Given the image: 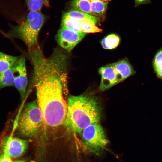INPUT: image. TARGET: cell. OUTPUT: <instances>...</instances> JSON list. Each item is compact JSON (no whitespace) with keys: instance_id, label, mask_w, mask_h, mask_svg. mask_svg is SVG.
Segmentation results:
<instances>
[{"instance_id":"obj_5","label":"cell","mask_w":162,"mask_h":162,"mask_svg":"<svg viewBox=\"0 0 162 162\" xmlns=\"http://www.w3.org/2000/svg\"><path fill=\"white\" fill-rule=\"evenodd\" d=\"M80 134L83 145L89 152L99 154L108 144V141L104 129L98 123L90 125Z\"/></svg>"},{"instance_id":"obj_15","label":"cell","mask_w":162,"mask_h":162,"mask_svg":"<svg viewBox=\"0 0 162 162\" xmlns=\"http://www.w3.org/2000/svg\"><path fill=\"white\" fill-rule=\"evenodd\" d=\"M20 57L10 56L1 52L0 54V73L10 67Z\"/></svg>"},{"instance_id":"obj_21","label":"cell","mask_w":162,"mask_h":162,"mask_svg":"<svg viewBox=\"0 0 162 162\" xmlns=\"http://www.w3.org/2000/svg\"><path fill=\"white\" fill-rule=\"evenodd\" d=\"M151 0H134L135 7H136L140 5L151 3Z\"/></svg>"},{"instance_id":"obj_22","label":"cell","mask_w":162,"mask_h":162,"mask_svg":"<svg viewBox=\"0 0 162 162\" xmlns=\"http://www.w3.org/2000/svg\"><path fill=\"white\" fill-rule=\"evenodd\" d=\"M0 162H13L11 159L4 155V154H2L0 156Z\"/></svg>"},{"instance_id":"obj_23","label":"cell","mask_w":162,"mask_h":162,"mask_svg":"<svg viewBox=\"0 0 162 162\" xmlns=\"http://www.w3.org/2000/svg\"><path fill=\"white\" fill-rule=\"evenodd\" d=\"M13 162H25L23 160H18V161H16Z\"/></svg>"},{"instance_id":"obj_20","label":"cell","mask_w":162,"mask_h":162,"mask_svg":"<svg viewBox=\"0 0 162 162\" xmlns=\"http://www.w3.org/2000/svg\"><path fill=\"white\" fill-rule=\"evenodd\" d=\"M152 65L156 75L162 76V48L158 50L155 54Z\"/></svg>"},{"instance_id":"obj_9","label":"cell","mask_w":162,"mask_h":162,"mask_svg":"<svg viewBox=\"0 0 162 162\" xmlns=\"http://www.w3.org/2000/svg\"><path fill=\"white\" fill-rule=\"evenodd\" d=\"M99 72L101 76L99 87L101 91L107 90L120 82L112 64L100 68Z\"/></svg>"},{"instance_id":"obj_2","label":"cell","mask_w":162,"mask_h":162,"mask_svg":"<svg viewBox=\"0 0 162 162\" xmlns=\"http://www.w3.org/2000/svg\"><path fill=\"white\" fill-rule=\"evenodd\" d=\"M101 116V106L94 96L85 94L69 98L66 124L74 132L80 134L90 125L98 123Z\"/></svg>"},{"instance_id":"obj_17","label":"cell","mask_w":162,"mask_h":162,"mask_svg":"<svg viewBox=\"0 0 162 162\" xmlns=\"http://www.w3.org/2000/svg\"><path fill=\"white\" fill-rule=\"evenodd\" d=\"M61 26L76 32H82L80 22L70 18L63 14L62 16Z\"/></svg>"},{"instance_id":"obj_1","label":"cell","mask_w":162,"mask_h":162,"mask_svg":"<svg viewBox=\"0 0 162 162\" xmlns=\"http://www.w3.org/2000/svg\"><path fill=\"white\" fill-rule=\"evenodd\" d=\"M36 100L42 112L45 124L55 128L66 123L68 104L63 94V86L67 74L62 69L47 65L38 69L34 74Z\"/></svg>"},{"instance_id":"obj_14","label":"cell","mask_w":162,"mask_h":162,"mask_svg":"<svg viewBox=\"0 0 162 162\" xmlns=\"http://www.w3.org/2000/svg\"><path fill=\"white\" fill-rule=\"evenodd\" d=\"M91 0H73L70 5L73 9L79 10L93 16L91 11Z\"/></svg>"},{"instance_id":"obj_24","label":"cell","mask_w":162,"mask_h":162,"mask_svg":"<svg viewBox=\"0 0 162 162\" xmlns=\"http://www.w3.org/2000/svg\"><path fill=\"white\" fill-rule=\"evenodd\" d=\"M1 53V52H0V54Z\"/></svg>"},{"instance_id":"obj_19","label":"cell","mask_w":162,"mask_h":162,"mask_svg":"<svg viewBox=\"0 0 162 162\" xmlns=\"http://www.w3.org/2000/svg\"><path fill=\"white\" fill-rule=\"evenodd\" d=\"M29 11H39L44 6L49 7V0H25Z\"/></svg>"},{"instance_id":"obj_16","label":"cell","mask_w":162,"mask_h":162,"mask_svg":"<svg viewBox=\"0 0 162 162\" xmlns=\"http://www.w3.org/2000/svg\"><path fill=\"white\" fill-rule=\"evenodd\" d=\"M120 40L119 36L115 34H112L104 38L101 41L103 47L105 49H112L116 48Z\"/></svg>"},{"instance_id":"obj_12","label":"cell","mask_w":162,"mask_h":162,"mask_svg":"<svg viewBox=\"0 0 162 162\" xmlns=\"http://www.w3.org/2000/svg\"><path fill=\"white\" fill-rule=\"evenodd\" d=\"M109 0H91L92 12L94 16L99 18L105 14Z\"/></svg>"},{"instance_id":"obj_10","label":"cell","mask_w":162,"mask_h":162,"mask_svg":"<svg viewBox=\"0 0 162 162\" xmlns=\"http://www.w3.org/2000/svg\"><path fill=\"white\" fill-rule=\"evenodd\" d=\"M112 64L120 82L135 73L133 67L126 59L120 60Z\"/></svg>"},{"instance_id":"obj_18","label":"cell","mask_w":162,"mask_h":162,"mask_svg":"<svg viewBox=\"0 0 162 162\" xmlns=\"http://www.w3.org/2000/svg\"><path fill=\"white\" fill-rule=\"evenodd\" d=\"M81 31L87 33L100 32L102 30L97 26L95 24L89 19H86L80 21Z\"/></svg>"},{"instance_id":"obj_6","label":"cell","mask_w":162,"mask_h":162,"mask_svg":"<svg viewBox=\"0 0 162 162\" xmlns=\"http://www.w3.org/2000/svg\"><path fill=\"white\" fill-rule=\"evenodd\" d=\"M28 145L27 141L11 135H5L0 140V149L2 154L10 158L21 155L26 150Z\"/></svg>"},{"instance_id":"obj_11","label":"cell","mask_w":162,"mask_h":162,"mask_svg":"<svg viewBox=\"0 0 162 162\" xmlns=\"http://www.w3.org/2000/svg\"><path fill=\"white\" fill-rule=\"evenodd\" d=\"M15 63L9 68L0 73V89L14 86Z\"/></svg>"},{"instance_id":"obj_7","label":"cell","mask_w":162,"mask_h":162,"mask_svg":"<svg viewBox=\"0 0 162 162\" xmlns=\"http://www.w3.org/2000/svg\"><path fill=\"white\" fill-rule=\"evenodd\" d=\"M87 33L77 32L66 28L61 27L56 36L59 46L68 52H70L80 42Z\"/></svg>"},{"instance_id":"obj_4","label":"cell","mask_w":162,"mask_h":162,"mask_svg":"<svg viewBox=\"0 0 162 162\" xmlns=\"http://www.w3.org/2000/svg\"><path fill=\"white\" fill-rule=\"evenodd\" d=\"M45 124L43 115L36 100L27 103L18 118L16 133L22 137L35 136Z\"/></svg>"},{"instance_id":"obj_13","label":"cell","mask_w":162,"mask_h":162,"mask_svg":"<svg viewBox=\"0 0 162 162\" xmlns=\"http://www.w3.org/2000/svg\"><path fill=\"white\" fill-rule=\"evenodd\" d=\"M63 14L70 18L80 22L86 19H89L96 24L98 22L99 20L98 17L79 10L73 9Z\"/></svg>"},{"instance_id":"obj_8","label":"cell","mask_w":162,"mask_h":162,"mask_svg":"<svg viewBox=\"0 0 162 162\" xmlns=\"http://www.w3.org/2000/svg\"><path fill=\"white\" fill-rule=\"evenodd\" d=\"M15 65L14 86L19 92L22 100L25 96L28 82L25 57L20 56Z\"/></svg>"},{"instance_id":"obj_3","label":"cell","mask_w":162,"mask_h":162,"mask_svg":"<svg viewBox=\"0 0 162 162\" xmlns=\"http://www.w3.org/2000/svg\"><path fill=\"white\" fill-rule=\"evenodd\" d=\"M45 20L40 11H30L25 21L19 25L13 26L7 35L10 38L20 39L30 51L39 46L38 35Z\"/></svg>"}]
</instances>
